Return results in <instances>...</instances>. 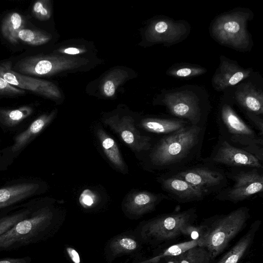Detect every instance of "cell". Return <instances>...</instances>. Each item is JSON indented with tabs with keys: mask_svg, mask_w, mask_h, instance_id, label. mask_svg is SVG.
Listing matches in <instances>:
<instances>
[{
	"mask_svg": "<svg viewBox=\"0 0 263 263\" xmlns=\"http://www.w3.org/2000/svg\"><path fill=\"white\" fill-rule=\"evenodd\" d=\"M202 129L198 125H191L163 137L150 154L151 162L160 167L171 166L181 162L196 148Z\"/></svg>",
	"mask_w": 263,
	"mask_h": 263,
	"instance_id": "obj_1",
	"label": "cell"
},
{
	"mask_svg": "<svg viewBox=\"0 0 263 263\" xmlns=\"http://www.w3.org/2000/svg\"><path fill=\"white\" fill-rule=\"evenodd\" d=\"M29 215L0 235V251L16 249L42 240L52 224L53 213L49 208H43Z\"/></svg>",
	"mask_w": 263,
	"mask_h": 263,
	"instance_id": "obj_2",
	"label": "cell"
},
{
	"mask_svg": "<svg viewBox=\"0 0 263 263\" xmlns=\"http://www.w3.org/2000/svg\"><path fill=\"white\" fill-rule=\"evenodd\" d=\"M249 211L247 207H241L216 219L198 237V246L205 248L213 259L244 227Z\"/></svg>",
	"mask_w": 263,
	"mask_h": 263,
	"instance_id": "obj_3",
	"label": "cell"
},
{
	"mask_svg": "<svg viewBox=\"0 0 263 263\" xmlns=\"http://www.w3.org/2000/svg\"><path fill=\"white\" fill-rule=\"evenodd\" d=\"M221 118L227 136L232 142L262 159V137L258 135L228 104L221 108Z\"/></svg>",
	"mask_w": 263,
	"mask_h": 263,
	"instance_id": "obj_4",
	"label": "cell"
},
{
	"mask_svg": "<svg viewBox=\"0 0 263 263\" xmlns=\"http://www.w3.org/2000/svg\"><path fill=\"white\" fill-rule=\"evenodd\" d=\"M249 15L236 12L217 17L212 28L214 37L220 43L238 49H246L250 44L247 24Z\"/></svg>",
	"mask_w": 263,
	"mask_h": 263,
	"instance_id": "obj_5",
	"label": "cell"
},
{
	"mask_svg": "<svg viewBox=\"0 0 263 263\" xmlns=\"http://www.w3.org/2000/svg\"><path fill=\"white\" fill-rule=\"evenodd\" d=\"M194 215L193 209L163 215L146 223L142 235L145 239L159 241L174 239L183 234L185 228L191 224Z\"/></svg>",
	"mask_w": 263,
	"mask_h": 263,
	"instance_id": "obj_6",
	"label": "cell"
},
{
	"mask_svg": "<svg viewBox=\"0 0 263 263\" xmlns=\"http://www.w3.org/2000/svg\"><path fill=\"white\" fill-rule=\"evenodd\" d=\"M85 60L66 58L58 55H34L20 60L15 71L26 76H48L85 64Z\"/></svg>",
	"mask_w": 263,
	"mask_h": 263,
	"instance_id": "obj_7",
	"label": "cell"
},
{
	"mask_svg": "<svg viewBox=\"0 0 263 263\" xmlns=\"http://www.w3.org/2000/svg\"><path fill=\"white\" fill-rule=\"evenodd\" d=\"M0 77L9 84L23 90H30L52 99L61 97L60 91L53 83L17 72L11 68L9 62L0 64Z\"/></svg>",
	"mask_w": 263,
	"mask_h": 263,
	"instance_id": "obj_8",
	"label": "cell"
},
{
	"mask_svg": "<svg viewBox=\"0 0 263 263\" xmlns=\"http://www.w3.org/2000/svg\"><path fill=\"white\" fill-rule=\"evenodd\" d=\"M103 122L133 151L140 152L151 149V138L141 134L136 126L135 120L130 116L114 115L104 119Z\"/></svg>",
	"mask_w": 263,
	"mask_h": 263,
	"instance_id": "obj_9",
	"label": "cell"
},
{
	"mask_svg": "<svg viewBox=\"0 0 263 263\" xmlns=\"http://www.w3.org/2000/svg\"><path fill=\"white\" fill-rule=\"evenodd\" d=\"M209 160L215 163L230 166L246 167L262 170V159L242 148L232 145L227 140L221 141Z\"/></svg>",
	"mask_w": 263,
	"mask_h": 263,
	"instance_id": "obj_10",
	"label": "cell"
},
{
	"mask_svg": "<svg viewBox=\"0 0 263 263\" xmlns=\"http://www.w3.org/2000/svg\"><path fill=\"white\" fill-rule=\"evenodd\" d=\"M259 170L253 168L240 172L233 176L234 185L226 191L223 198L232 202L248 199L262 192L263 175Z\"/></svg>",
	"mask_w": 263,
	"mask_h": 263,
	"instance_id": "obj_11",
	"label": "cell"
},
{
	"mask_svg": "<svg viewBox=\"0 0 263 263\" xmlns=\"http://www.w3.org/2000/svg\"><path fill=\"white\" fill-rule=\"evenodd\" d=\"M163 103L173 115L187 120L191 125H198L201 112L197 98L187 91L166 94Z\"/></svg>",
	"mask_w": 263,
	"mask_h": 263,
	"instance_id": "obj_12",
	"label": "cell"
},
{
	"mask_svg": "<svg viewBox=\"0 0 263 263\" xmlns=\"http://www.w3.org/2000/svg\"><path fill=\"white\" fill-rule=\"evenodd\" d=\"M162 188L181 202H191L201 200L206 192L175 175L162 178Z\"/></svg>",
	"mask_w": 263,
	"mask_h": 263,
	"instance_id": "obj_13",
	"label": "cell"
},
{
	"mask_svg": "<svg viewBox=\"0 0 263 263\" xmlns=\"http://www.w3.org/2000/svg\"><path fill=\"white\" fill-rule=\"evenodd\" d=\"M185 25L170 20L154 23L148 31V39L155 42L174 44L181 40L186 33Z\"/></svg>",
	"mask_w": 263,
	"mask_h": 263,
	"instance_id": "obj_14",
	"label": "cell"
},
{
	"mask_svg": "<svg viewBox=\"0 0 263 263\" xmlns=\"http://www.w3.org/2000/svg\"><path fill=\"white\" fill-rule=\"evenodd\" d=\"M175 175L206 193L209 189L220 185L224 179L222 173L206 167L187 169L179 172Z\"/></svg>",
	"mask_w": 263,
	"mask_h": 263,
	"instance_id": "obj_15",
	"label": "cell"
},
{
	"mask_svg": "<svg viewBox=\"0 0 263 263\" xmlns=\"http://www.w3.org/2000/svg\"><path fill=\"white\" fill-rule=\"evenodd\" d=\"M250 73V69H243L227 60H221L220 66L213 78L212 84L216 89L223 90L247 78Z\"/></svg>",
	"mask_w": 263,
	"mask_h": 263,
	"instance_id": "obj_16",
	"label": "cell"
},
{
	"mask_svg": "<svg viewBox=\"0 0 263 263\" xmlns=\"http://www.w3.org/2000/svg\"><path fill=\"white\" fill-rule=\"evenodd\" d=\"M164 197V195L148 191H136L127 196L125 206L130 213L141 215L152 211Z\"/></svg>",
	"mask_w": 263,
	"mask_h": 263,
	"instance_id": "obj_17",
	"label": "cell"
},
{
	"mask_svg": "<svg viewBox=\"0 0 263 263\" xmlns=\"http://www.w3.org/2000/svg\"><path fill=\"white\" fill-rule=\"evenodd\" d=\"M95 133L102 149L109 162L120 172L127 173V167L115 141L101 127H96Z\"/></svg>",
	"mask_w": 263,
	"mask_h": 263,
	"instance_id": "obj_18",
	"label": "cell"
},
{
	"mask_svg": "<svg viewBox=\"0 0 263 263\" xmlns=\"http://www.w3.org/2000/svg\"><path fill=\"white\" fill-rule=\"evenodd\" d=\"M39 187L36 183H23L1 189L0 209L32 196Z\"/></svg>",
	"mask_w": 263,
	"mask_h": 263,
	"instance_id": "obj_19",
	"label": "cell"
},
{
	"mask_svg": "<svg viewBox=\"0 0 263 263\" xmlns=\"http://www.w3.org/2000/svg\"><path fill=\"white\" fill-rule=\"evenodd\" d=\"M187 126V122L183 120L154 118H144L139 123V126L145 130L166 135L178 132Z\"/></svg>",
	"mask_w": 263,
	"mask_h": 263,
	"instance_id": "obj_20",
	"label": "cell"
},
{
	"mask_svg": "<svg viewBox=\"0 0 263 263\" xmlns=\"http://www.w3.org/2000/svg\"><path fill=\"white\" fill-rule=\"evenodd\" d=\"M238 103L250 113L255 115L263 113V97L253 86L243 84L235 92Z\"/></svg>",
	"mask_w": 263,
	"mask_h": 263,
	"instance_id": "obj_21",
	"label": "cell"
},
{
	"mask_svg": "<svg viewBox=\"0 0 263 263\" xmlns=\"http://www.w3.org/2000/svg\"><path fill=\"white\" fill-rule=\"evenodd\" d=\"M56 112L43 114L34 120L29 127L14 138L11 150L15 152L23 148L39 135L53 120Z\"/></svg>",
	"mask_w": 263,
	"mask_h": 263,
	"instance_id": "obj_22",
	"label": "cell"
},
{
	"mask_svg": "<svg viewBox=\"0 0 263 263\" xmlns=\"http://www.w3.org/2000/svg\"><path fill=\"white\" fill-rule=\"evenodd\" d=\"M259 227L255 222L247 233L216 263H238L251 246Z\"/></svg>",
	"mask_w": 263,
	"mask_h": 263,
	"instance_id": "obj_23",
	"label": "cell"
},
{
	"mask_svg": "<svg viewBox=\"0 0 263 263\" xmlns=\"http://www.w3.org/2000/svg\"><path fill=\"white\" fill-rule=\"evenodd\" d=\"M26 21L17 12H11L4 18L1 25V32L3 37L14 45L18 43L17 34L24 29Z\"/></svg>",
	"mask_w": 263,
	"mask_h": 263,
	"instance_id": "obj_24",
	"label": "cell"
},
{
	"mask_svg": "<svg viewBox=\"0 0 263 263\" xmlns=\"http://www.w3.org/2000/svg\"><path fill=\"white\" fill-rule=\"evenodd\" d=\"M212 258L208 250L197 246L173 257L174 263H210Z\"/></svg>",
	"mask_w": 263,
	"mask_h": 263,
	"instance_id": "obj_25",
	"label": "cell"
},
{
	"mask_svg": "<svg viewBox=\"0 0 263 263\" xmlns=\"http://www.w3.org/2000/svg\"><path fill=\"white\" fill-rule=\"evenodd\" d=\"M33 112V108L24 106L15 109H0V122L8 126L17 125Z\"/></svg>",
	"mask_w": 263,
	"mask_h": 263,
	"instance_id": "obj_26",
	"label": "cell"
},
{
	"mask_svg": "<svg viewBox=\"0 0 263 263\" xmlns=\"http://www.w3.org/2000/svg\"><path fill=\"white\" fill-rule=\"evenodd\" d=\"M198 238L177 243L168 247L162 253L157 256L137 263H156L159 262L160 259L166 257H174L178 256L191 248L198 246Z\"/></svg>",
	"mask_w": 263,
	"mask_h": 263,
	"instance_id": "obj_27",
	"label": "cell"
},
{
	"mask_svg": "<svg viewBox=\"0 0 263 263\" xmlns=\"http://www.w3.org/2000/svg\"><path fill=\"white\" fill-rule=\"evenodd\" d=\"M50 34L40 30L22 29L17 34L18 40L31 46H39L48 42L51 39Z\"/></svg>",
	"mask_w": 263,
	"mask_h": 263,
	"instance_id": "obj_28",
	"label": "cell"
},
{
	"mask_svg": "<svg viewBox=\"0 0 263 263\" xmlns=\"http://www.w3.org/2000/svg\"><path fill=\"white\" fill-rule=\"evenodd\" d=\"M138 247L136 240L130 236H121L114 239L110 245L113 255L130 253L135 251Z\"/></svg>",
	"mask_w": 263,
	"mask_h": 263,
	"instance_id": "obj_29",
	"label": "cell"
},
{
	"mask_svg": "<svg viewBox=\"0 0 263 263\" xmlns=\"http://www.w3.org/2000/svg\"><path fill=\"white\" fill-rule=\"evenodd\" d=\"M29 210H25L0 219V235L11 229L14 224L30 214Z\"/></svg>",
	"mask_w": 263,
	"mask_h": 263,
	"instance_id": "obj_30",
	"label": "cell"
},
{
	"mask_svg": "<svg viewBox=\"0 0 263 263\" xmlns=\"http://www.w3.org/2000/svg\"><path fill=\"white\" fill-rule=\"evenodd\" d=\"M49 2L46 0L36 1L33 5L32 11L33 15L40 21H46L51 16Z\"/></svg>",
	"mask_w": 263,
	"mask_h": 263,
	"instance_id": "obj_31",
	"label": "cell"
},
{
	"mask_svg": "<svg viewBox=\"0 0 263 263\" xmlns=\"http://www.w3.org/2000/svg\"><path fill=\"white\" fill-rule=\"evenodd\" d=\"M205 71L206 69L203 68L185 66L171 70L169 74L178 78H190L202 74Z\"/></svg>",
	"mask_w": 263,
	"mask_h": 263,
	"instance_id": "obj_32",
	"label": "cell"
},
{
	"mask_svg": "<svg viewBox=\"0 0 263 263\" xmlns=\"http://www.w3.org/2000/svg\"><path fill=\"white\" fill-rule=\"evenodd\" d=\"M24 94H25V91L13 86L0 77V98L21 96Z\"/></svg>",
	"mask_w": 263,
	"mask_h": 263,
	"instance_id": "obj_33",
	"label": "cell"
},
{
	"mask_svg": "<svg viewBox=\"0 0 263 263\" xmlns=\"http://www.w3.org/2000/svg\"><path fill=\"white\" fill-rule=\"evenodd\" d=\"M95 197L90 191H84L80 197V202L84 206H90L95 202Z\"/></svg>",
	"mask_w": 263,
	"mask_h": 263,
	"instance_id": "obj_34",
	"label": "cell"
},
{
	"mask_svg": "<svg viewBox=\"0 0 263 263\" xmlns=\"http://www.w3.org/2000/svg\"><path fill=\"white\" fill-rule=\"evenodd\" d=\"M117 80L109 78L107 79L104 83L103 90L104 93L108 97L112 96L115 92L117 83L115 82Z\"/></svg>",
	"mask_w": 263,
	"mask_h": 263,
	"instance_id": "obj_35",
	"label": "cell"
},
{
	"mask_svg": "<svg viewBox=\"0 0 263 263\" xmlns=\"http://www.w3.org/2000/svg\"><path fill=\"white\" fill-rule=\"evenodd\" d=\"M31 258L29 257L0 259V263H31Z\"/></svg>",
	"mask_w": 263,
	"mask_h": 263,
	"instance_id": "obj_36",
	"label": "cell"
},
{
	"mask_svg": "<svg viewBox=\"0 0 263 263\" xmlns=\"http://www.w3.org/2000/svg\"><path fill=\"white\" fill-rule=\"evenodd\" d=\"M66 252L73 263H81V259L78 252L71 247H67Z\"/></svg>",
	"mask_w": 263,
	"mask_h": 263,
	"instance_id": "obj_37",
	"label": "cell"
},
{
	"mask_svg": "<svg viewBox=\"0 0 263 263\" xmlns=\"http://www.w3.org/2000/svg\"><path fill=\"white\" fill-rule=\"evenodd\" d=\"M62 52L66 54H77L81 52V50L74 47H69L63 50Z\"/></svg>",
	"mask_w": 263,
	"mask_h": 263,
	"instance_id": "obj_38",
	"label": "cell"
},
{
	"mask_svg": "<svg viewBox=\"0 0 263 263\" xmlns=\"http://www.w3.org/2000/svg\"><path fill=\"white\" fill-rule=\"evenodd\" d=\"M159 262H156V263H158Z\"/></svg>",
	"mask_w": 263,
	"mask_h": 263,
	"instance_id": "obj_39",
	"label": "cell"
},
{
	"mask_svg": "<svg viewBox=\"0 0 263 263\" xmlns=\"http://www.w3.org/2000/svg\"><path fill=\"white\" fill-rule=\"evenodd\" d=\"M247 263H249V262H247Z\"/></svg>",
	"mask_w": 263,
	"mask_h": 263,
	"instance_id": "obj_40",
	"label": "cell"
},
{
	"mask_svg": "<svg viewBox=\"0 0 263 263\" xmlns=\"http://www.w3.org/2000/svg\"><path fill=\"white\" fill-rule=\"evenodd\" d=\"M158 263H159V262Z\"/></svg>",
	"mask_w": 263,
	"mask_h": 263,
	"instance_id": "obj_41",
	"label": "cell"
}]
</instances>
